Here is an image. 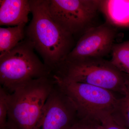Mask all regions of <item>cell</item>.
<instances>
[{
	"label": "cell",
	"mask_w": 129,
	"mask_h": 129,
	"mask_svg": "<svg viewBox=\"0 0 129 129\" xmlns=\"http://www.w3.org/2000/svg\"><path fill=\"white\" fill-rule=\"evenodd\" d=\"M32 18L25 29V37L52 72L74 47V37L54 21L49 11V0H29Z\"/></svg>",
	"instance_id": "cell-1"
},
{
	"label": "cell",
	"mask_w": 129,
	"mask_h": 129,
	"mask_svg": "<svg viewBox=\"0 0 129 129\" xmlns=\"http://www.w3.org/2000/svg\"><path fill=\"white\" fill-rule=\"evenodd\" d=\"M52 73L66 80L98 86L123 95L129 83L128 75L101 58L65 60Z\"/></svg>",
	"instance_id": "cell-2"
},
{
	"label": "cell",
	"mask_w": 129,
	"mask_h": 129,
	"mask_svg": "<svg viewBox=\"0 0 129 129\" xmlns=\"http://www.w3.org/2000/svg\"><path fill=\"white\" fill-rule=\"evenodd\" d=\"M55 84L53 75L42 77L26 82L9 93L8 128L35 129Z\"/></svg>",
	"instance_id": "cell-3"
},
{
	"label": "cell",
	"mask_w": 129,
	"mask_h": 129,
	"mask_svg": "<svg viewBox=\"0 0 129 129\" xmlns=\"http://www.w3.org/2000/svg\"><path fill=\"white\" fill-rule=\"evenodd\" d=\"M35 50L32 42L25 37L13 49L0 56L1 86L9 94L29 81L52 75Z\"/></svg>",
	"instance_id": "cell-4"
},
{
	"label": "cell",
	"mask_w": 129,
	"mask_h": 129,
	"mask_svg": "<svg viewBox=\"0 0 129 129\" xmlns=\"http://www.w3.org/2000/svg\"><path fill=\"white\" fill-rule=\"evenodd\" d=\"M56 83L72 101L79 118L91 117L99 119L102 115L110 114L118 98L106 89L66 80L53 75Z\"/></svg>",
	"instance_id": "cell-5"
},
{
	"label": "cell",
	"mask_w": 129,
	"mask_h": 129,
	"mask_svg": "<svg viewBox=\"0 0 129 129\" xmlns=\"http://www.w3.org/2000/svg\"><path fill=\"white\" fill-rule=\"evenodd\" d=\"M101 1L49 0V11L54 21L73 36H81L90 28L100 10Z\"/></svg>",
	"instance_id": "cell-6"
},
{
	"label": "cell",
	"mask_w": 129,
	"mask_h": 129,
	"mask_svg": "<svg viewBox=\"0 0 129 129\" xmlns=\"http://www.w3.org/2000/svg\"><path fill=\"white\" fill-rule=\"evenodd\" d=\"M79 119L73 102L55 82L35 129H69Z\"/></svg>",
	"instance_id": "cell-7"
},
{
	"label": "cell",
	"mask_w": 129,
	"mask_h": 129,
	"mask_svg": "<svg viewBox=\"0 0 129 129\" xmlns=\"http://www.w3.org/2000/svg\"><path fill=\"white\" fill-rule=\"evenodd\" d=\"M116 35L114 25L108 22L90 28L81 36L65 60L103 58L111 52Z\"/></svg>",
	"instance_id": "cell-8"
},
{
	"label": "cell",
	"mask_w": 129,
	"mask_h": 129,
	"mask_svg": "<svg viewBox=\"0 0 129 129\" xmlns=\"http://www.w3.org/2000/svg\"><path fill=\"white\" fill-rule=\"evenodd\" d=\"M29 0H1L0 25L18 26L28 22Z\"/></svg>",
	"instance_id": "cell-9"
},
{
	"label": "cell",
	"mask_w": 129,
	"mask_h": 129,
	"mask_svg": "<svg viewBox=\"0 0 129 129\" xmlns=\"http://www.w3.org/2000/svg\"><path fill=\"white\" fill-rule=\"evenodd\" d=\"M26 25L0 28V56L11 51L25 39Z\"/></svg>",
	"instance_id": "cell-10"
},
{
	"label": "cell",
	"mask_w": 129,
	"mask_h": 129,
	"mask_svg": "<svg viewBox=\"0 0 129 129\" xmlns=\"http://www.w3.org/2000/svg\"><path fill=\"white\" fill-rule=\"evenodd\" d=\"M111 62L120 72L129 75V40L114 44Z\"/></svg>",
	"instance_id": "cell-11"
},
{
	"label": "cell",
	"mask_w": 129,
	"mask_h": 129,
	"mask_svg": "<svg viewBox=\"0 0 129 129\" xmlns=\"http://www.w3.org/2000/svg\"><path fill=\"white\" fill-rule=\"evenodd\" d=\"M110 115L118 124L129 129V83L125 94L118 99Z\"/></svg>",
	"instance_id": "cell-12"
},
{
	"label": "cell",
	"mask_w": 129,
	"mask_h": 129,
	"mask_svg": "<svg viewBox=\"0 0 129 129\" xmlns=\"http://www.w3.org/2000/svg\"><path fill=\"white\" fill-rule=\"evenodd\" d=\"M9 93L1 86L0 88V129H6L8 111Z\"/></svg>",
	"instance_id": "cell-13"
},
{
	"label": "cell",
	"mask_w": 129,
	"mask_h": 129,
	"mask_svg": "<svg viewBox=\"0 0 129 129\" xmlns=\"http://www.w3.org/2000/svg\"><path fill=\"white\" fill-rule=\"evenodd\" d=\"M69 129H102V124L96 118L87 117L79 119Z\"/></svg>",
	"instance_id": "cell-14"
},
{
	"label": "cell",
	"mask_w": 129,
	"mask_h": 129,
	"mask_svg": "<svg viewBox=\"0 0 129 129\" xmlns=\"http://www.w3.org/2000/svg\"><path fill=\"white\" fill-rule=\"evenodd\" d=\"M99 120L102 124V129H129L118 124L113 120L110 114L102 115Z\"/></svg>",
	"instance_id": "cell-15"
},
{
	"label": "cell",
	"mask_w": 129,
	"mask_h": 129,
	"mask_svg": "<svg viewBox=\"0 0 129 129\" xmlns=\"http://www.w3.org/2000/svg\"><path fill=\"white\" fill-rule=\"evenodd\" d=\"M124 26L128 28H129V22L125 24V25H124Z\"/></svg>",
	"instance_id": "cell-16"
},
{
	"label": "cell",
	"mask_w": 129,
	"mask_h": 129,
	"mask_svg": "<svg viewBox=\"0 0 129 129\" xmlns=\"http://www.w3.org/2000/svg\"><path fill=\"white\" fill-rule=\"evenodd\" d=\"M6 129H9V128H8L7 127Z\"/></svg>",
	"instance_id": "cell-17"
}]
</instances>
